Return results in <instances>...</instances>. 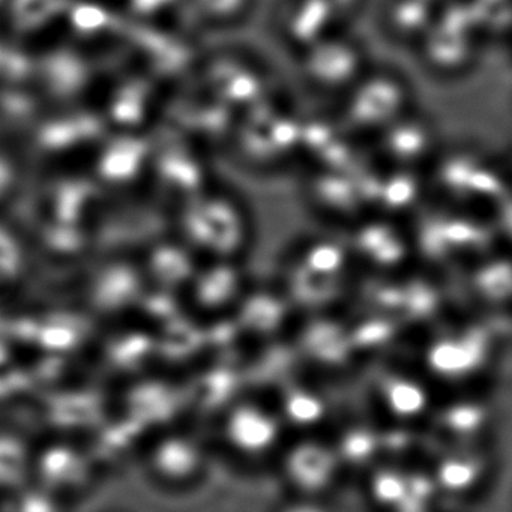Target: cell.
<instances>
[{"instance_id": "cell-4", "label": "cell", "mask_w": 512, "mask_h": 512, "mask_svg": "<svg viewBox=\"0 0 512 512\" xmlns=\"http://www.w3.org/2000/svg\"><path fill=\"white\" fill-rule=\"evenodd\" d=\"M289 428H298L301 436L317 434L316 428L328 416V400L319 389L308 385H290L283 394L274 401Z\"/></svg>"}, {"instance_id": "cell-3", "label": "cell", "mask_w": 512, "mask_h": 512, "mask_svg": "<svg viewBox=\"0 0 512 512\" xmlns=\"http://www.w3.org/2000/svg\"><path fill=\"white\" fill-rule=\"evenodd\" d=\"M455 454L446 455L440 460L434 473V482L445 491L446 496L457 499L472 497L482 490L488 473V457L482 455L481 448H473L469 443L455 445Z\"/></svg>"}, {"instance_id": "cell-2", "label": "cell", "mask_w": 512, "mask_h": 512, "mask_svg": "<svg viewBox=\"0 0 512 512\" xmlns=\"http://www.w3.org/2000/svg\"><path fill=\"white\" fill-rule=\"evenodd\" d=\"M230 442L251 466L277 461L287 443V428L274 401L251 397L232 412Z\"/></svg>"}, {"instance_id": "cell-6", "label": "cell", "mask_w": 512, "mask_h": 512, "mask_svg": "<svg viewBox=\"0 0 512 512\" xmlns=\"http://www.w3.org/2000/svg\"><path fill=\"white\" fill-rule=\"evenodd\" d=\"M272 512H335V509L331 500L289 494Z\"/></svg>"}, {"instance_id": "cell-5", "label": "cell", "mask_w": 512, "mask_h": 512, "mask_svg": "<svg viewBox=\"0 0 512 512\" xmlns=\"http://www.w3.org/2000/svg\"><path fill=\"white\" fill-rule=\"evenodd\" d=\"M382 406L394 418L410 421L421 416L422 410L428 409L427 389L416 379L395 376L380 386Z\"/></svg>"}, {"instance_id": "cell-1", "label": "cell", "mask_w": 512, "mask_h": 512, "mask_svg": "<svg viewBox=\"0 0 512 512\" xmlns=\"http://www.w3.org/2000/svg\"><path fill=\"white\" fill-rule=\"evenodd\" d=\"M277 463L292 496L331 500L346 473L332 440L325 442L317 434L299 436L290 445L287 442Z\"/></svg>"}]
</instances>
